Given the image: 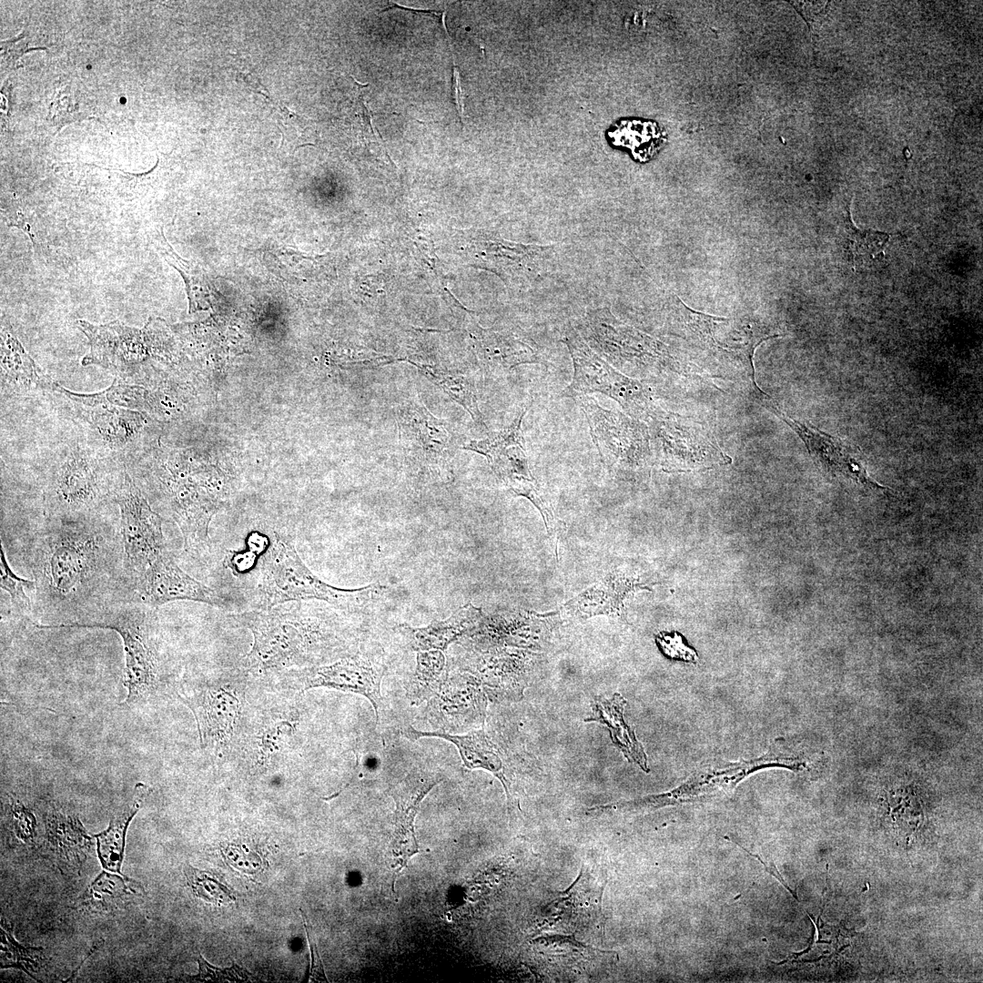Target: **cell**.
I'll return each mask as SVG.
<instances>
[{
	"instance_id": "d6a6232c",
	"label": "cell",
	"mask_w": 983,
	"mask_h": 983,
	"mask_svg": "<svg viewBox=\"0 0 983 983\" xmlns=\"http://www.w3.org/2000/svg\"><path fill=\"white\" fill-rule=\"evenodd\" d=\"M1 968H17L32 978L38 973L43 962V948L23 945L15 940L12 928L1 920Z\"/></svg>"
},
{
	"instance_id": "9c48e42d",
	"label": "cell",
	"mask_w": 983,
	"mask_h": 983,
	"mask_svg": "<svg viewBox=\"0 0 983 983\" xmlns=\"http://www.w3.org/2000/svg\"><path fill=\"white\" fill-rule=\"evenodd\" d=\"M573 400L585 416L592 440L605 468L625 474L647 464L651 457L650 436L644 423L602 407L588 394Z\"/></svg>"
},
{
	"instance_id": "f546056e",
	"label": "cell",
	"mask_w": 983,
	"mask_h": 983,
	"mask_svg": "<svg viewBox=\"0 0 983 983\" xmlns=\"http://www.w3.org/2000/svg\"><path fill=\"white\" fill-rule=\"evenodd\" d=\"M445 658L440 650L420 651L413 678L407 687L412 704H418L437 694L444 686Z\"/></svg>"
},
{
	"instance_id": "ffe728a7",
	"label": "cell",
	"mask_w": 983,
	"mask_h": 983,
	"mask_svg": "<svg viewBox=\"0 0 983 983\" xmlns=\"http://www.w3.org/2000/svg\"><path fill=\"white\" fill-rule=\"evenodd\" d=\"M383 670L360 658H346L332 664L309 670L304 689L329 687L365 696L372 704L377 721L381 704Z\"/></svg>"
},
{
	"instance_id": "7a4b0ae2",
	"label": "cell",
	"mask_w": 983,
	"mask_h": 983,
	"mask_svg": "<svg viewBox=\"0 0 983 983\" xmlns=\"http://www.w3.org/2000/svg\"><path fill=\"white\" fill-rule=\"evenodd\" d=\"M127 469L89 444L74 443L51 458L44 482L46 512L51 520L91 519L115 499Z\"/></svg>"
},
{
	"instance_id": "9a60e30c",
	"label": "cell",
	"mask_w": 983,
	"mask_h": 983,
	"mask_svg": "<svg viewBox=\"0 0 983 983\" xmlns=\"http://www.w3.org/2000/svg\"><path fill=\"white\" fill-rule=\"evenodd\" d=\"M137 602L157 608L174 601H194L214 606L225 602L216 591L197 581L175 562L166 551L134 578Z\"/></svg>"
},
{
	"instance_id": "8fae6325",
	"label": "cell",
	"mask_w": 983,
	"mask_h": 983,
	"mask_svg": "<svg viewBox=\"0 0 983 983\" xmlns=\"http://www.w3.org/2000/svg\"><path fill=\"white\" fill-rule=\"evenodd\" d=\"M114 502L117 503L120 512L123 565L129 574L136 577L167 551L162 532L163 519L150 507L127 471Z\"/></svg>"
},
{
	"instance_id": "d590c367",
	"label": "cell",
	"mask_w": 983,
	"mask_h": 983,
	"mask_svg": "<svg viewBox=\"0 0 983 983\" xmlns=\"http://www.w3.org/2000/svg\"><path fill=\"white\" fill-rule=\"evenodd\" d=\"M5 819L13 836L20 842L32 846L35 842L37 822L31 809L15 796H9Z\"/></svg>"
},
{
	"instance_id": "44dd1931",
	"label": "cell",
	"mask_w": 983,
	"mask_h": 983,
	"mask_svg": "<svg viewBox=\"0 0 983 983\" xmlns=\"http://www.w3.org/2000/svg\"><path fill=\"white\" fill-rule=\"evenodd\" d=\"M400 733L405 738L413 742L421 737H437L452 743L458 748L466 768H481L491 772L502 784L509 808H519L511 782L505 775L502 759L482 729L460 735L439 731H419L411 725H407L400 730Z\"/></svg>"
},
{
	"instance_id": "8d00e7d4",
	"label": "cell",
	"mask_w": 983,
	"mask_h": 983,
	"mask_svg": "<svg viewBox=\"0 0 983 983\" xmlns=\"http://www.w3.org/2000/svg\"><path fill=\"white\" fill-rule=\"evenodd\" d=\"M0 585L10 596L12 603L22 612L31 610V602L25 593V588L35 589V581L16 575L7 563L3 545L0 550Z\"/></svg>"
},
{
	"instance_id": "30bf717a",
	"label": "cell",
	"mask_w": 983,
	"mask_h": 983,
	"mask_svg": "<svg viewBox=\"0 0 983 983\" xmlns=\"http://www.w3.org/2000/svg\"><path fill=\"white\" fill-rule=\"evenodd\" d=\"M582 331L586 343L623 374L649 372L664 363L665 353L659 341L619 323L607 310L588 314Z\"/></svg>"
},
{
	"instance_id": "3957f363",
	"label": "cell",
	"mask_w": 983,
	"mask_h": 983,
	"mask_svg": "<svg viewBox=\"0 0 983 983\" xmlns=\"http://www.w3.org/2000/svg\"><path fill=\"white\" fill-rule=\"evenodd\" d=\"M382 589L379 584L351 590L328 584L302 562L292 539L276 532L261 558L254 601L256 610L309 600L326 602L340 609H356L371 601Z\"/></svg>"
},
{
	"instance_id": "cb8c5ba5",
	"label": "cell",
	"mask_w": 983,
	"mask_h": 983,
	"mask_svg": "<svg viewBox=\"0 0 983 983\" xmlns=\"http://www.w3.org/2000/svg\"><path fill=\"white\" fill-rule=\"evenodd\" d=\"M626 700L618 693L610 699L595 696L592 703V714L586 722H597L606 725L613 743L632 763L637 764L644 772L650 771L647 756L642 744L636 739L633 730L623 719Z\"/></svg>"
},
{
	"instance_id": "5bb4252c",
	"label": "cell",
	"mask_w": 983,
	"mask_h": 983,
	"mask_svg": "<svg viewBox=\"0 0 983 983\" xmlns=\"http://www.w3.org/2000/svg\"><path fill=\"white\" fill-rule=\"evenodd\" d=\"M442 780L439 774L413 771L392 785L389 793L395 802L393 831L390 839L392 856V889L395 879L410 858L420 852L414 831V820L420 806L429 792Z\"/></svg>"
},
{
	"instance_id": "e0dca14e",
	"label": "cell",
	"mask_w": 983,
	"mask_h": 983,
	"mask_svg": "<svg viewBox=\"0 0 983 983\" xmlns=\"http://www.w3.org/2000/svg\"><path fill=\"white\" fill-rule=\"evenodd\" d=\"M192 711L203 748L222 745L232 735L239 702L222 687H201L180 694Z\"/></svg>"
},
{
	"instance_id": "8992f818",
	"label": "cell",
	"mask_w": 983,
	"mask_h": 983,
	"mask_svg": "<svg viewBox=\"0 0 983 983\" xmlns=\"http://www.w3.org/2000/svg\"><path fill=\"white\" fill-rule=\"evenodd\" d=\"M164 495L168 514L178 526L186 552L198 555L208 546V527L219 506L220 487L212 474L184 460L167 461L149 467Z\"/></svg>"
},
{
	"instance_id": "f1b7e54d",
	"label": "cell",
	"mask_w": 983,
	"mask_h": 983,
	"mask_svg": "<svg viewBox=\"0 0 983 983\" xmlns=\"http://www.w3.org/2000/svg\"><path fill=\"white\" fill-rule=\"evenodd\" d=\"M410 363L415 365L428 380L441 388L451 400L466 410L476 424L485 427L483 416L479 408L477 390L472 378L439 367L421 364L415 361H410Z\"/></svg>"
},
{
	"instance_id": "1f68e13d",
	"label": "cell",
	"mask_w": 983,
	"mask_h": 983,
	"mask_svg": "<svg viewBox=\"0 0 983 983\" xmlns=\"http://www.w3.org/2000/svg\"><path fill=\"white\" fill-rule=\"evenodd\" d=\"M846 246L854 269L870 265L884 258V249L889 239L886 232L860 229L852 221L848 207L846 218Z\"/></svg>"
},
{
	"instance_id": "5b68a950",
	"label": "cell",
	"mask_w": 983,
	"mask_h": 983,
	"mask_svg": "<svg viewBox=\"0 0 983 983\" xmlns=\"http://www.w3.org/2000/svg\"><path fill=\"white\" fill-rule=\"evenodd\" d=\"M157 608L130 601L101 608L91 622L36 624L41 629L100 628L117 632L123 642L125 668L122 683L127 697L121 704H133L155 691L158 679Z\"/></svg>"
},
{
	"instance_id": "d6986e66",
	"label": "cell",
	"mask_w": 983,
	"mask_h": 983,
	"mask_svg": "<svg viewBox=\"0 0 983 983\" xmlns=\"http://www.w3.org/2000/svg\"><path fill=\"white\" fill-rule=\"evenodd\" d=\"M45 830L48 858L62 874L80 875L93 846L94 835L87 833L77 816L57 809L46 813Z\"/></svg>"
},
{
	"instance_id": "484cf974",
	"label": "cell",
	"mask_w": 983,
	"mask_h": 983,
	"mask_svg": "<svg viewBox=\"0 0 983 983\" xmlns=\"http://www.w3.org/2000/svg\"><path fill=\"white\" fill-rule=\"evenodd\" d=\"M481 613L471 603L456 611L444 621H434L425 627L400 625L410 647L415 651H444L481 617Z\"/></svg>"
},
{
	"instance_id": "277c9868",
	"label": "cell",
	"mask_w": 983,
	"mask_h": 983,
	"mask_svg": "<svg viewBox=\"0 0 983 983\" xmlns=\"http://www.w3.org/2000/svg\"><path fill=\"white\" fill-rule=\"evenodd\" d=\"M305 601H293L269 610L230 615L248 629L253 644L244 664L258 673L279 670L307 662L319 641L316 620Z\"/></svg>"
},
{
	"instance_id": "52a82bcc",
	"label": "cell",
	"mask_w": 983,
	"mask_h": 983,
	"mask_svg": "<svg viewBox=\"0 0 983 983\" xmlns=\"http://www.w3.org/2000/svg\"><path fill=\"white\" fill-rule=\"evenodd\" d=\"M573 366L571 383L561 392L562 398H575L600 392L615 400L635 420H646L654 408L649 388L627 376L596 353L572 326L562 337Z\"/></svg>"
},
{
	"instance_id": "d4e9b609",
	"label": "cell",
	"mask_w": 983,
	"mask_h": 983,
	"mask_svg": "<svg viewBox=\"0 0 983 983\" xmlns=\"http://www.w3.org/2000/svg\"><path fill=\"white\" fill-rule=\"evenodd\" d=\"M150 793L151 787L137 783L132 799L111 816L106 829L94 835L97 843L98 858L105 870L121 873L129 824Z\"/></svg>"
},
{
	"instance_id": "836d02e7",
	"label": "cell",
	"mask_w": 983,
	"mask_h": 983,
	"mask_svg": "<svg viewBox=\"0 0 983 983\" xmlns=\"http://www.w3.org/2000/svg\"><path fill=\"white\" fill-rule=\"evenodd\" d=\"M504 481L513 493L525 497L538 509L544 521L547 533L556 548L561 532L565 527V524L557 518L552 506L533 477H512L506 479Z\"/></svg>"
},
{
	"instance_id": "f35d334b",
	"label": "cell",
	"mask_w": 983,
	"mask_h": 983,
	"mask_svg": "<svg viewBox=\"0 0 983 983\" xmlns=\"http://www.w3.org/2000/svg\"><path fill=\"white\" fill-rule=\"evenodd\" d=\"M655 641L661 652L670 659L687 663H696L698 660L694 649L688 646L677 632H661L655 636Z\"/></svg>"
},
{
	"instance_id": "7402d4cb",
	"label": "cell",
	"mask_w": 983,
	"mask_h": 983,
	"mask_svg": "<svg viewBox=\"0 0 983 983\" xmlns=\"http://www.w3.org/2000/svg\"><path fill=\"white\" fill-rule=\"evenodd\" d=\"M2 392L25 396L43 390H56L53 381L25 351L8 329H1Z\"/></svg>"
},
{
	"instance_id": "4dcf8cb0",
	"label": "cell",
	"mask_w": 983,
	"mask_h": 983,
	"mask_svg": "<svg viewBox=\"0 0 983 983\" xmlns=\"http://www.w3.org/2000/svg\"><path fill=\"white\" fill-rule=\"evenodd\" d=\"M606 882L598 884L591 878V876L581 871L576 881L562 893L559 902L562 904L561 910L570 914L575 919L598 918L601 915V898Z\"/></svg>"
},
{
	"instance_id": "2e32d148",
	"label": "cell",
	"mask_w": 983,
	"mask_h": 983,
	"mask_svg": "<svg viewBox=\"0 0 983 983\" xmlns=\"http://www.w3.org/2000/svg\"><path fill=\"white\" fill-rule=\"evenodd\" d=\"M397 421L405 451L429 462L451 457L454 439L450 426L422 403L410 400L400 404Z\"/></svg>"
},
{
	"instance_id": "ab89813d",
	"label": "cell",
	"mask_w": 983,
	"mask_h": 983,
	"mask_svg": "<svg viewBox=\"0 0 983 983\" xmlns=\"http://www.w3.org/2000/svg\"><path fill=\"white\" fill-rule=\"evenodd\" d=\"M25 39V36L24 34H22L15 38L1 42L2 75L6 71H10L15 68L17 66V61L25 53L32 49L39 48L28 47L27 42Z\"/></svg>"
},
{
	"instance_id": "b9f144b4",
	"label": "cell",
	"mask_w": 983,
	"mask_h": 983,
	"mask_svg": "<svg viewBox=\"0 0 983 983\" xmlns=\"http://www.w3.org/2000/svg\"><path fill=\"white\" fill-rule=\"evenodd\" d=\"M452 89H453V96H454V99H455V103H456L457 112H458L459 117H460V121L462 124V116H463V113H464L463 94H462L461 86L460 73H459L458 67L456 66H454V64H453V68H452Z\"/></svg>"
},
{
	"instance_id": "4fadbf2b",
	"label": "cell",
	"mask_w": 983,
	"mask_h": 983,
	"mask_svg": "<svg viewBox=\"0 0 983 983\" xmlns=\"http://www.w3.org/2000/svg\"><path fill=\"white\" fill-rule=\"evenodd\" d=\"M74 405L90 431L91 443L98 444L96 450L114 458L143 451L147 425L143 412L110 404Z\"/></svg>"
},
{
	"instance_id": "e575fe53",
	"label": "cell",
	"mask_w": 983,
	"mask_h": 983,
	"mask_svg": "<svg viewBox=\"0 0 983 983\" xmlns=\"http://www.w3.org/2000/svg\"><path fill=\"white\" fill-rule=\"evenodd\" d=\"M184 874L196 897L218 906L236 900L234 891L223 885L210 872L186 865Z\"/></svg>"
},
{
	"instance_id": "4316f807",
	"label": "cell",
	"mask_w": 983,
	"mask_h": 983,
	"mask_svg": "<svg viewBox=\"0 0 983 983\" xmlns=\"http://www.w3.org/2000/svg\"><path fill=\"white\" fill-rule=\"evenodd\" d=\"M144 895L143 886L135 879L101 872L79 898V906L92 912H111Z\"/></svg>"
},
{
	"instance_id": "83f0119b",
	"label": "cell",
	"mask_w": 983,
	"mask_h": 983,
	"mask_svg": "<svg viewBox=\"0 0 983 983\" xmlns=\"http://www.w3.org/2000/svg\"><path fill=\"white\" fill-rule=\"evenodd\" d=\"M611 143L626 148L640 162L652 159L666 143L664 130L654 121L623 119L607 130Z\"/></svg>"
},
{
	"instance_id": "7bdbcfd3",
	"label": "cell",
	"mask_w": 983,
	"mask_h": 983,
	"mask_svg": "<svg viewBox=\"0 0 983 983\" xmlns=\"http://www.w3.org/2000/svg\"><path fill=\"white\" fill-rule=\"evenodd\" d=\"M728 839H729L730 841H732V842L735 843V841L731 840L730 838H728ZM735 844H736V845H737L738 846H740V847H741V848H742V849H743L744 851L747 852V853H748V854H749V855H750L751 856H754V857H755V858H756V859H757L758 861H760V862H761V863H762V864L764 865V866L765 867V869H766V870H767V871H768V872H769V873H770L771 875H773V876H774V877H775V878H776V879H777V880H778V881H779L780 883H782V885H783V886H784V887H785V888H786V889H787V890H788V891H789V892H790V893H791V894L793 895V897H795V898H796V900H798V897H797V895H796V893H795V891H794V890H792V889H791V888H790V887H789L787 886V884H786V883L785 882V880L783 879L782 876H781V875L779 874V872H778L777 868L775 867V865H774V864H773L772 862H768V861H765V860H764V859L762 858V856H759V855H756V854H752V853H751V852H749V851H748V850H747L746 848L743 847V846H742L741 845H739V844H737V843H735Z\"/></svg>"
},
{
	"instance_id": "603a6c76",
	"label": "cell",
	"mask_w": 983,
	"mask_h": 983,
	"mask_svg": "<svg viewBox=\"0 0 983 983\" xmlns=\"http://www.w3.org/2000/svg\"><path fill=\"white\" fill-rule=\"evenodd\" d=\"M477 352L483 368L501 373L522 364L540 363L538 350L523 337L478 328Z\"/></svg>"
},
{
	"instance_id": "ac0fdd59",
	"label": "cell",
	"mask_w": 983,
	"mask_h": 983,
	"mask_svg": "<svg viewBox=\"0 0 983 983\" xmlns=\"http://www.w3.org/2000/svg\"><path fill=\"white\" fill-rule=\"evenodd\" d=\"M684 309L689 327L710 348L744 358L752 367L757 346L778 336L761 332L759 327L745 319L717 318Z\"/></svg>"
},
{
	"instance_id": "60d3db41",
	"label": "cell",
	"mask_w": 983,
	"mask_h": 983,
	"mask_svg": "<svg viewBox=\"0 0 983 983\" xmlns=\"http://www.w3.org/2000/svg\"><path fill=\"white\" fill-rule=\"evenodd\" d=\"M300 912H301V916H302V918H303V925L305 927V931H306V934H307V938H308V941H309V946L310 954H311V967H310V972H309V981L327 982L328 981L327 977H326V975L324 973V968H323V965H322V962H321V959H320V957H319V950H318L317 944H316V942L314 940V937L312 936V930L309 928V927L308 925V919L306 918V916H305L304 912L302 911V909H300Z\"/></svg>"
},
{
	"instance_id": "7c38bea8",
	"label": "cell",
	"mask_w": 983,
	"mask_h": 983,
	"mask_svg": "<svg viewBox=\"0 0 983 983\" xmlns=\"http://www.w3.org/2000/svg\"><path fill=\"white\" fill-rule=\"evenodd\" d=\"M763 404L782 420L800 438L811 458L833 476L851 480L865 488L890 491L868 474L860 450L839 437L821 431L813 424L795 419L778 408L771 397L762 391Z\"/></svg>"
},
{
	"instance_id": "6da1fadb",
	"label": "cell",
	"mask_w": 983,
	"mask_h": 983,
	"mask_svg": "<svg viewBox=\"0 0 983 983\" xmlns=\"http://www.w3.org/2000/svg\"><path fill=\"white\" fill-rule=\"evenodd\" d=\"M37 537L33 573L43 606H82L113 572V549L86 520H51Z\"/></svg>"
},
{
	"instance_id": "ba28073f",
	"label": "cell",
	"mask_w": 983,
	"mask_h": 983,
	"mask_svg": "<svg viewBox=\"0 0 983 983\" xmlns=\"http://www.w3.org/2000/svg\"><path fill=\"white\" fill-rule=\"evenodd\" d=\"M77 326L90 343V352L82 360L84 366H101L126 382L145 380L144 373L157 358L159 345L152 320L143 329L128 327L117 320L96 325L80 319Z\"/></svg>"
},
{
	"instance_id": "74e56055",
	"label": "cell",
	"mask_w": 983,
	"mask_h": 983,
	"mask_svg": "<svg viewBox=\"0 0 983 983\" xmlns=\"http://www.w3.org/2000/svg\"><path fill=\"white\" fill-rule=\"evenodd\" d=\"M198 973L194 976H187V981H229L243 982L248 980L247 971L233 963L230 968H219L209 964L201 955L198 958Z\"/></svg>"
}]
</instances>
